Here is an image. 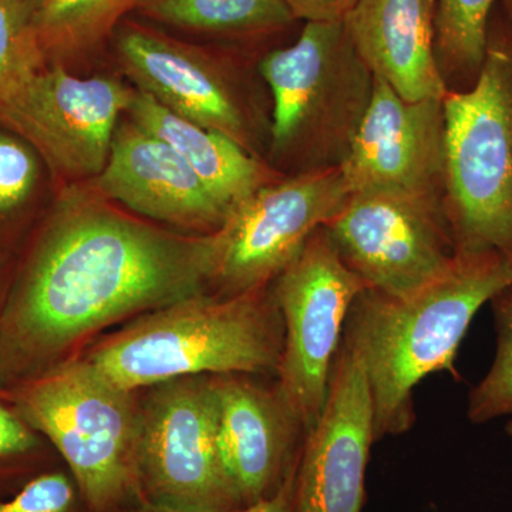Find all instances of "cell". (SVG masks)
Returning a JSON list of instances; mask_svg holds the SVG:
<instances>
[{
    "instance_id": "obj_1",
    "label": "cell",
    "mask_w": 512,
    "mask_h": 512,
    "mask_svg": "<svg viewBox=\"0 0 512 512\" xmlns=\"http://www.w3.org/2000/svg\"><path fill=\"white\" fill-rule=\"evenodd\" d=\"M212 261V232L178 237L99 202H64L13 306L10 342L55 355L114 320L202 293Z\"/></svg>"
},
{
    "instance_id": "obj_2",
    "label": "cell",
    "mask_w": 512,
    "mask_h": 512,
    "mask_svg": "<svg viewBox=\"0 0 512 512\" xmlns=\"http://www.w3.org/2000/svg\"><path fill=\"white\" fill-rule=\"evenodd\" d=\"M510 285L512 265L505 256L457 255L446 275L407 298L373 289L356 296L343 339L365 365L376 440L412 429L414 387L424 377H460L454 362L474 316Z\"/></svg>"
},
{
    "instance_id": "obj_3",
    "label": "cell",
    "mask_w": 512,
    "mask_h": 512,
    "mask_svg": "<svg viewBox=\"0 0 512 512\" xmlns=\"http://www.w3.org/2000/svg\"><path fill=\"white\" fill-rule=\"evenodd\" d=\"M284 339L274 292L197 293L148 313L84 359L111 383L136 392L181 377L278 373Z\"/></svg>"
},
{
    "instance_id": "obj_4",
    "label": "cell",
    "mask_w": 512,
    "mask_h": 512,
    "mask_svg": "<svg viewBox=\"0 0 512 512\" xmlns=\"http://www.w3.org/2000/svg\"><path fill=\"white\" fill-rule=\"evenodd\" d=\"M444 214L456 255L512 259V20L498 0L477 83L443 99Z\"/></svg>"
},
{
    "instance_id": "obj_5",
    "label": "cell",
    "mask_w": 512,
    "mask_h": 512,
    "mask_svg": "<svg viewBox=\"0 0 512 512\" xmlns=\"http://www.w3.org/2000/svg\"><path fill=\"white\" fill-rule=\"evenodd\" d=\"M258 73L272 96L271 167L286 177L340 168L372 101L375 76L343 22H305Z\"/></svg>"
},
{
    "instance_id": "obj_6",
    "label": "cell",
    "mask_w": 512,
    "mask_h": 512,
    "mask_svg": "<svg viewBox=\"0 0 512 512\" xmlns=\"http://www.w3.org/2000/svg\"><path fill=\"white\" fill-rule=\"evenodd\" d=\"M20 409L64 458L90 511L123 512L141 501L134 392L111 383L83 357L36 380Z\"/></svg>"
},
{
    "instance_id": "obj_7",
    "label": "cell",
    "mask_w": 512,
    "mask_h": 512,
    "mask_svg": "<svg viewBox=\"0 0 512 512\" xmlns=\"http://www.w3.org/2000/svg\"><path fill=\"white\" fill-rule=\"evenodd\" d=\"M138 481L141 501L177 512L245 508L218 451L215 376H191L151 387L140 406Z\"/></svg>"
},
{
    "instance_id": "obj_8",
    "label": "cell",
    "mask_w": 512,
    "mask_h": 512,
    "mask_svg": "<svg viewBox=\"0 0 512 512\" xmlns=\"http://www.w3.org/2000/svg\"><path fill=\"white\" fill-rule=\"evenodd\" d=\"M274 282L285 332L278 389L308 433L325 406L350 306L366 286L342 261L325 227L313 232Z\"/></svg>"
},
{
    "instance_id": "obj_9",
    "label": "cell",
    "mask_w": 512,
    "mask_h": 512,
    "mask_svg": "<svg viewBox=\"0 0 512 512\" xmlns=\"http://www.w3.org/2000/svg\"><path fill=\"white\" fill-rule=\"evenodd\" d=\"M350 195L340 168L284 175L249 195L212 232L210 284L218 296L244 295L274 282L313 232L338 217Z\"/></svg>"
},
{
    "instance_id": "obj_10",
    "label": "cell",
    "mask_w": 512,
    "mask_h": 512,
    "mask_svg": "<svg viewBox=\"0 0 512 512\" xmlns=\"http://www.w3.org/2000/svg\"><path fill=\"white\" fill-rule=\"evenodd\" d=\"M134 93L117 80L82 79L60 64L42 63L0 90V121L28 138L56 170L97 177Z\"/></svg>"
},
{
    "instance_id": "obj_11",
    "label": "cell",
    "mask_w": 512,
    "mask_h": 512,
    "mask_svg": "<svg viewBox=\"0 0 512 512\" xmlns=\"http://www.w3.org/2000/svg\"><path fill=\"white\" fill-rule=\"evenodd\" d=\"M366 289L407 298L446 275L456 249L443 207L384 192H352L325 225Z\"/></svg>"
},
{
    "instance_id": "obj_12",
    "label": "cell",
    "mask_w": 512,
    "mask_h": 512,
    "mask_svg": "<svg viewBox=\"0 0 512 512\" xmlns=\"http://www.w3.org/2000/svg\"><path fill=\"white\" fill-rule=\"evenodd\" d=\"M375 439L372 393L362 357L342 338L328 396L303 439L292 512H360Z\"/></svg>"
},
{
    "instance_id": "obj_13",
    "label": "cell",
    "mask_w": 512,
    "mask_h": 512,
    "mask_svg": "<svg viewBox=\"0 0 512 512\" xmlns=\"http://www.w3.org/2000/svg\"><path fill=\"white\" fill-rule=\"evenodd\" d=\"M444 133L443 99L406 100L375 77L372 101L340 171L352 192L443 207Z\"/></svg>"
},
{
    "instance_id": "obj_14",
    "label": "cell",
    "mask_w": 512,
    "mask_h": 512,
    "mask_svg": "<svg viewBox=\"0 0 512 512\" xmlns=\"http://www.w3.org/2000/svg\"><path fill=\"white\" fill-rule=\"evenodd\" d=\"M117 53L137 90L259 157L254 109L224 64L195 47L137 25L120 29Z\"/></svg>"
},
{
    "instance_id": "obj_15",
    "label": "cell",
    "mask_w": 512,
    "mask_h": 512,
    "mask_svg": "<svg viewBox=\"0 0 512 512\" xmlns=\"http://www.w3.org/2000/svg\"><path fill=\"white\" fill-rule=\"evenodd\" d=\"M218 375V451L244 507L272 497L298 464L301 421L284 396L249 379Z\"/></svg>"
},
{
    "instance_id": "obj_16",
    "label": "cell",
    "mask_w": 512,
    "mask_h": 512,
    "mask_svg": "<svg viewBox=\"0 0 512 512\" xmlns=\"http://www.w3.org/2000/svg\"><path fill=\"white\" fill-rule=\"evenodd\" d=\"M94 178L103 197L151 220L211 234L229 217L191 165L133 121L116 128L109 160Z\"/></svg>"
},
{
    "instance_id": "obj_17",
    "label": "cell",
    "mask_w": 512,
    "mask_h": 512,
    "mask_svg": "<svg viewBox=\"0 0 512 512\" xmlns=\"http://www.w3.org/2000/svg\"><path fill=\"white\" fill-rule=\"evenodd\" d=\"M436 0H357L343 19L377 79L406 100L444 99L436 59Z\"/></svg>"
},
{
    "instance_id": "obj_18",
    "label": "cell",
    "mask_w": 512,
    "mask_h": 512,
    "mask_svg": "<svg viewBox=\"0 0 512 512\" xmlns=\"http://www.w3.org/2000/svg\"><path fill=\"white\" fill-rule=\"evenodd\" d=\"M127 113L138 127L170 144L229 214L256 190L284 177L231 138L177 116L140 90Z\"/></svg>"
},
{
    "instance_id": "obj_19",
    "label": "cell",
    "mask_w": 512,
    "mask_h": 512,
    "mask_svg": "<svg viewBox=\"0 0 512 512\" xmlns=\"http://www.w3.org/2000/svg\"><path fill=\"white\" fill-rule=\"evenodd\" d=\"M144 13L177 28L224 36H264L299 22L288 0H144Z\"/></svg>"
},
{
    "instance_id": "obj_20",
    "label": "cell",
    "mask_w": 512,
    "mask_h": 512,
    "mask_svg": "<svg viewBox=\"0 0 512 512\" xmlns=\"http://www.w3.org/2000/svg\"><path fill=\"white\" fill-rule=\"evenodd\" d=\"M498 0H436V59L447 92L477 83L485 60L488 23Z\"/></svg>"
},
{
    "instance_id": "obj_21",
    "label": "cell",
    "mask_w": 512,
    "mask_h": 512,
    "mask_svg": "<svg viewBox=\"0 0 512 512\" xmlns=\"http://www.w3.org/2000/svg\"><path fill=\"white\" fill-rule=\"evenodd\" d=\"M144 0H42L35 29L43 52L79 53L100 42L128 9Z\"/></svg>"
},
{
    "instance_id": "obj_22",
    "label": "cell",
    "mask_w": 512,
    "mask_h": 512,
    "mask_svg": "<svg viewBox=\"0 0 512 512\" xmlns=\"http://www.w3.org/2000/svg\"><path fill=\"white\" fill-rule=\"evenodd\" d=\"M497 330V352L487 375L468 394L467 417L484 424L512 417V285L490 301Z\"/></svg>"
},
{
    "instance_id": "obj_23",
    "label": "cell",
    "mask_w": 512,
    "mask_h": 512,
    "mask_svg": "<svg viewBox=\"0 0 512 512\" xmlns=\"http://www.w3.org/2000/svg\"><path fill=\"white\" fill-rule=\"evenodd\" d=\"M42 0H0V90L16 76L43 63L35 29Z\"/></svg>"
},
{
    "instance_id": "obj_24",
    "label": "cell",
    "mask_w": 512,
    "mask_h": 512,
    "mask_svg": "<svg viewBox=\"0 0 512 512\" xmlns=\"http://www.w3.org/2000/svg\"><path fill=\"white\" fill-rule=\"evenodd\" d=\"M0 512H92L84 503L72 474L50 470L32 478L9 498Z\"/></svg>"
},
{
    "instance_id": "obj_25",
    "label": "cell",
    "mask_w": 512,
    "mask_h": 512,
    "mask_svg": "<svg viewBox=\"0 0 512 512\" xmlns=\"http://www.w3.org/2000/svg\"><path fill=\"white\" fill-rule=\"evenodd\" d=\"M36 174L32 154L15 140L0 136V211L16 207L28 197Z\"/></svg>"
},
{
    "instance_id": "obj_26",
    "label": "cell",
    "mask_w": 512,
    "mask_h": 512,
    "mask_svg": "<svg viewBox=\"0 0 512 512\" xmlns=\"http://www.w3.org/2000/svg\"><path fill=\"white\" fill-rule=\"evenodd\" d=\"M36 447V437L0 406V461L26 456Z\"/></svg>"
},
{
    "instance_id": "obj_27",
    "label": "cell",
    "mask_w": 512,
    "mask_h": 512,
    "mask_svg": "<svg viewBox=\"0 0 512 512\" xmlns=\"http://www.w3.org/2000/svg\"><path fill=\"white\" fill-rule=\"evenodd\" d=\"M293 15L303 22H343L357 0H288Z\"/></svg>"
},
{
    "instance_id": "obj_28",
    "label": "cell",
    "mask_w": 512,
    "mask_h": 512,
    "mask_svg": "<svg viewBox=\"0 0 512 512\" xmlns=\"http://www.w3.org/2000/svg\"><path fill=\"white\" fill-rule=\"evenodd\" d=\"M299 460V458H298ZM298 466V464H296ZM296 466L293 468L289 476L286 477L285 483L272 497L259 501L249 507L241 508V510L232 512H292L293 504V483H295ZM123 512H177L168 510V508L160 507L147 503V501H138L133 507L127 508Z\"/></svg>"
},
{
    "instance_id": "obj_29",
    "label": "cell",
    "mask_w": 512,
    "mask_h": 512,
    "mask_svg": "<svg viewBox=\"0 0 512 512\" xmlns=\"http://www.w3.org/2000/svg\"><path fill=\"white\" fill-rule=\"evenodd\" d=\"M500 3L512 20V0H500Z\"/></svg>"
},
{
    "instance_id": "obj_30",
    "label": "cell",
    "mask_w": 512,
    "mask_h": 512,
    "mask_svg": "<svg viewBox=\"0 0 512 512\" xmlns=\"http://www.w3.org/2000/svg\"><path fill=\"white\" fill-rule=\"evenodd\" d=\"M505 431H507L508 436L512 439V417L510 421H508L507 426H505Z\"/></svg>"
},
{
    "instance_id": "obj_31",
    "label": "cell",
    "mask_w": 512,
    "mask_h": 512,
    "mask_svg": "<svg viewBox=\"0 0 512 512\" xmlns=\"http://www.w3.org/2000/svg\"><path fill=\"white\" fill-rule=\"evenodd\" d=\"M510 261H511V265H512V259H510Z\"/></svg>"
}]
</instances>
